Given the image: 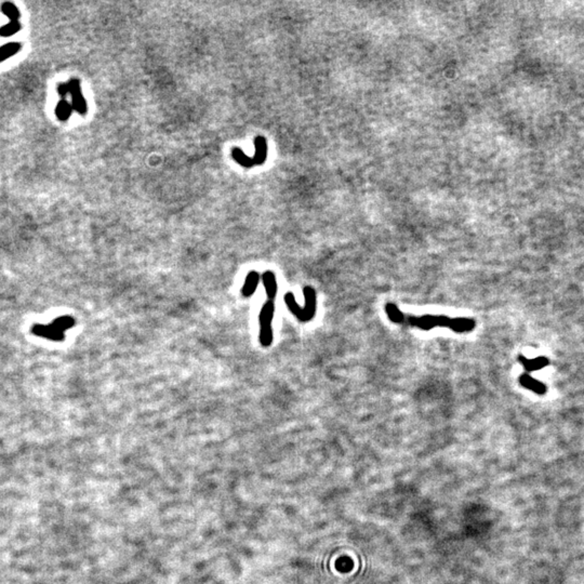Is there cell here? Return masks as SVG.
I'll return each mask as SVG.
<instances>
[{
    "label": "cell",
    "mask_w": 584,
    "mask_h": 584,
    "mask_svg": "<svg viewBox=\"0 0 584 584\" xmlns=\"http://www.w3.org/2000/svg\"><path fill=\"white\" fill-rule=\"evenodd\" d=\"M452 324V318L445 315H422L411 316L405 314L402 325L419 328L421 330L430 331L436 327L449 328Z\"/></svg>",
    "instance_id": "cell-1"
},
{
    "label": "cell",
    "mask_w": 584,
    "mask_h": 584,
    "mask_svg": "<svg viewBox=\"0 0 584 584\" xmlns=\"http://www.w3.org/2000/svg\"><path fill=\"white\" fill-rule=\"evenodd\" d=\"M275 315V302L267 300L261 308L260 320V343L263 348H269L273 343L274 333L272 323Z\"/></svg>",
    "instance_id": "cell-2"
},
{
    "label": "cell",
    "mask_w": 584,
    "mask_h": 584,
    "mask_svg": "<svg viewBox=\"0 0 584 584\" xmlns=\"http://www.w3.org/2000/svg\"><path fill=\"white\" fill-rule=\"evenodd\" d=\"M58 92L61 97H65L67 93H70L71 97H73V109L80 113V114H85L87 111V105L81 95L78 80L71 79L67 83H62L58 88Z\"/></svg>",
    "instance_id": "cell-3"
},
{
    "label": "cell",
    "mask_w": 584,
    "mask_h": 584,
    "mask_svg": "<svg viewBox=\"0 0 584 584\" xmlns=\"http://www.w3.org/2000/svg\"><path fill=\"white\" fill-rule=\"evenodd\" d=\"M32 331L36 336L49 339V340H52V341H63V340L65 339L64 332L59 331L52 325H49V326L36 325L33 327Z\"/></svg>",
    "instance_id": "cell-4"
},
{
    "label": "cell",
    "mask_w": 584,
    "mask_h": 584,
    "mask_svg": "<svg viewBox=\"0 0 584 584\" xmlns=\"http://www.w3.org/2000/svg\"><path fill=\"white\" fill-rule=\"evenodd\" d=\"M520 383L524 387H526V389L532 391L533 393H535V394H539V395H544L547 391L546 385L543 382H541V381L532 378L531 375H529L528 373L521 375Z\"/></svg>",
    "instance_id": "cell-5"
},
{
    "label": "cell",
    "mask_w": 584,
    "mask_h": 584,
    "mask_svg": "<svg viewBox=\"0 0 584 584\" xmlns=\"http://www.w3.org/2000/svg\"><path fill=\"white\" fill-rule=\"evenodd\" d=\"M476 321L473 318L467 317H457L452 318V324L450 327V330L456 333H466L470 332L475 329Z\"/></svg>",
    "instance_id": "cell-6"
},
{
    "label": "cell",
    "mask_w": 584,
    "mask_h": 584,
    "mask_svg": "<svg viewBox=\"0 0 584 584\" xmlns=\"http://www.w3.org/2000/svg\"><path fill=\"white\" fill-rule=\"evenodd\" d=\"M262 282H263L264 288H265L269 300H275V297L277 295V290H278L277 279H276L275 274H274L272 271H266L263 275H262Z\"/></svg>",
    "instance_id": "cell-7"
},
{
    "label": "cell",
    "mask_w": 584,
    "mask_h": 584,
    "mask_svg": "<svg viewBox=\"0 0 584 584\" xmlns=\"http://www.w3.org/2000/svg\"><path fill=\"white\" fill-rule=\"evenodd\" d=\"M518 359H520L524 369H525L527 372L540 370V369H543L544 367H546L550 363V360L547 359L546 357H543V356L535 357V358H533V359H528V358H526V357L521 355Z\"/></svg>",
    "instance_id": "cell-8"
},
{
    "label": "cell",
    "mask_w": 584,
    "mask_h": 584,
    "mask_svg": "<svg viewBox=\"0 0 584 584\" xmlns=\"http://www.w3.org/2000/svg\"><path fill=\"white\" fill-rule=\"evenodd\" d=\"M259 283H260V274L255 271L250 272L246 276L245 284H243V287L241 289L242 295L245 297L251 296L254 293V291L257 290Z\"/></svg>",
    "instance_id": "cell-9"
},
{
    "label": "cell",
    "mask_w": 584,
    "mask_h": 584,
    "mask_svg": "<svg viewBox=\"0 0 584 584\" xmlns=\"http://www.w3.org/2000/svg\"><path fill=\"white\" fill-rule=\"evenodd\" d=\"M385 309V313L387 315V317L392 321V323H394L396 325H402L403 323V319H404V316L405 314L399 309V307L396 305L395 303H387L386 305L384 306Z\"/></svg>",
    "instance_id": "cell-10"
},
{
    "label": "cell",
    "mask_w": 584,
    "mask_h": 584,
    "mask_svg": "<svg viewBox=\"0 0 584 584\" xmlns=\"http://www.w3.org/2000/svg\"><path fill=\"white\" fill-rule=\"evenodd\" d=\"M23 45L21 43H8L0 47V62L5 61V59L15 56L17 52L22 49Z\"/></svg>",
    "instance_id": "cell-11"
},
{
    "label": "cell",
    "mask_w": 584,
    "mask_h": 584,
    "mask_svg": "<svg viewBox=\"0 0 584 584\" xmlns=\"http://www.w3.org/2000/svg\"><path fill=\"white\" fill-rule=\"evenodd\" d=\"M76 324V321L73 317H70V316H61V317L56 318L55 320L52 321V326L56 327L57 329H58L59 331H66L68 329H70L71 327H74Z\"/></svg>",
    "instance_id": "cell-12"
},
{
    "label": "cell",
    "mask_w": 584,
    "mask_h": 584,
    "mask_svg": "<svg viewBox=\"0 0 584 584\" xmlns=\"http://www.w3.org/2000/svg\"><path fill=\"white\" fill-rule=\"evenodd\" d=\"M71 111H73V105L68 104L65 100H61L57 105L56 114L59 120H67L71 114Z\"/></svg>",
    "instance_id": "cell-13"
},
{
    "label": "cell",
    "mask_w": 584,
    "mask_h": 584,
    "mask_svg": "<svg viewBox=\"0 0 584 584\" xmlns=\"http://www.w3.org/2000/svg\"><path fill=\"white\" fill-rule=\"evenodd\" d=\"M22 28L19 21H10L8 24L0 27V37H10V36L20 32Z\"/></svg>",
    "instance_id": "cell-14"
},
{
    "label": "cell",
    "mask_w": 584,
    "mask_h": 584,
    "mask_svg": "<svg viewBox=\"0 0 584 584\" xmlns=\"http://www.w3.org/2000/svg\"><path fill=\"white\" fill-rule=\"evenodd\" d=\"M1 12L5 15L8 16L10 21H19L20 20V16L21 13L19 9H17L13 3L11 2H4L1 4Z\"/></svg>",
    "instance_id": "cell-15"
},
{
    "label": "cell",
    "mask_w": 584,
    "mask_h": 584,
    "mask_svg": "<svg viewBox=\"0 0 584 584\" xmlns=\"http://www.w3.org/2000/svg\"><path fill=\"white\" fill-rule=\"evenodd\" d=\"M336 568L339 571H341V573H349V571L353 569V561L347 556L340 558L336 564Z\"/></svg>",
    "instance_id": "cell-16"
}]
</instances>
